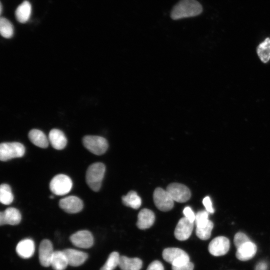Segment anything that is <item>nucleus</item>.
<instances>
[{"mask_svg": "<svg viewBox=\"0 0 270 270\" xmlns=\"http://www.w3.org/2000/svg\"><path fill=\"white\" fill-rule=\"evenodd\" d=\"M202 12V7L196 0H180L172 8L170 16L174 20L197 16Z\"/></svg>", "mask_w": 270, "mask_h": 270, "instance_id": "1", "label": "nucleus"}, {"mask_svg": "<svg viewBox=\"0 0 270 270\" xmlns=\"http://www.w3.org/2000/svg\"><path fill=\"white\" fill-rule=\"evenodd\" d=\"M105 170V166L102 162L94 163L88 168L86 175V182L93 191L98 192L100 188Z\"/></svg>", "mask_w": 270, "mask_h": 270, "instance_id": "2", "label": "nucleus"}, {"mask_svg": "<svg viewBox=\"0 0 270 270\" xmlns=\"http://www.w3.org/2000/svg\"><path fill=\"white\" fill-rule=\"evenodd\" d=\"M25 153V148L20 142H2L0 144V160L6 161L22 157Z\"/></svg>", "mask_w": 270, "mask_h": 270, "instance_id": "3", "label": "nucleus"}, {"mask_svg": "<svg viewBox=\"0 0 270 270\" xmlns=\"http://www.w3.org/2000/svg\"><path fill=\"white\" fill-rule=\"evenodd\" d=\"M72 186L70 178L64 174L54 176L50 183V191L54 194L63 196L68 194Z\"/></svg>", "mask_w": 270, "mask_h": 270, "instance_id": "4", "label": "nucleus"}, {"mask_svg": "<svg viewBox=\"0 0 270 270\" xmlns=\"http://www.w3.org/2000/svg\"><path fill=\"white\" fill-rule=\"evenodd\" d=\"M82 143L90 152L98 156L105 153L108 148L106 140L100 136H84L82 138Z\"/></svg>", "mask_w": 270, "mask_h": 270, "instance_id": "5", "label": "nucleus"}, {"mask_svg": "<svg viewBox=\"0 0 270 270\" xmlns=\"http://www.w3.org/2000/svg\"><path fill=\"white\" fill-rule=\"evenodd\" d=\"M162 258L172 266H180L190 261L188 255L184 250L176 248H165L162 252Z\"/></svg>", "mask_w": 270, "mask_h": 270, "instance_id": "6", "label": "nucleus"}, {"mask_svg": "<svg viewBox=\"0 0 270 270\" xmlns=\"http://www.w3.org/2000/svg\"><path fill=\"white\" fill-rule=\"evenodd\" d=\"M153 199L156 207L160 210L167 212L174 206V200L166 191L160 188L155 189Z\"/></svg>", "mask_w": 270, "mask_h": 270, "instance_id": "7", "label": "nucleus"}, {"mask_svg": "<svg viewBox=\"0 0 270 270\" xmlns=\"http://www.w3.org/2000/svg\"><path fill=\"white\" fill-rule=\"evenodd\" d=\"M166 190L174 201L178 202H186L191 196L189 188L181 184L172 183L167 186Z\"/></svg>", "mask_w": 270, "mask_h": 270, "instance_id": "8", "label": "nucleus"}, {"mask_svg": "<svg viewBox=\"0 0 270 270\" xmlns=\"http://www.w3.org/2000/svg\"><path fill=\"white\" fill-rule=\"evenodd\" d=\"M230 246L229 240L223 236L214 238L209 244L208 250L214 256H218L226 254Z\"/></svg>", "mask_w": 270, "mask_h": 270, "instance_id": "9", "label": "nucleus"}, {"mask_svg": "<svg viewBox=\"0 0 270 270\" xmlns=\"http://www.w3.org/2000/svg\"><path fill=\"white\" fill-rule=\"evenodd\" d=\"M70 240L74 246L80 248H88L94 244L93 236L86 230L76 232L70 236Z\"/></svg>", "mask_w": 270, "mask_h": 270, "instance_id": "10", "label": "nucleus"}, {"mask_svg": "<svg viewBox=\"0 0 270 270\" xmlns=\"http://www.w3.org/2000/svg\"><path fill=\"white\" fill-rule=\"evenodd\" d=\"M59 206L68 213L75 214L82 210L84 204L79 198L70 196L62 198L59 202Z\"/></svg>", "mask_w": 270, "mask_h": 270, "instance_id": "11", "label": "nucleus"}, {"mask_svg": "<svg viewBox=\"0 0 270 270\" xmlns=\"http://www.w3.org/2000/svg\"><path fill=\"white\" fill-rule=\"evenodd\" d=\"M54 251L52 242L48 240H43L38 248V258L41 265L44 267L50 266V261Z\"/></svg>", "mask_w": 270, "mask_h": 270, "instance_id": "12", "label": "nucleus"}, {"mask_svg": "<svg viewBox=\"0 0 270 270\" xmlns=\"http://www.w3.org/2000/svg\"><path fill=\"white\" fill-rule=\"evenodd\" d=\"M194 228V222H190L186 218H180L176 226L174 234L179 240H185L190 236Z\"/></svg>", "mask_w": 270, "mask_h": 270, "instance_id": "13", "label": "nucleus"}, {"mask_svg": "<svg viewBox=\"0 0 270 270\" xmlns=\"http://www.w3.org/2000/svg\"><path fill=\"white\" fill-rule=\"evenodd\" d=\"M22 216L20 211L14 208H8L0 212V224L17 225L21 221Z\"/></svg>", "mask_w": 270, "mask_h": 270, "instance_id": "14", "label": "nucleus"}, {"mask_svg": "<svg viewBox=\"0 0 270 270\" xmlns=\"http://www.w3.org/2000/svg\"><path fill=\"white\" fill-rule=\"evenodd\" d=\"M62 251L66 257L68 265L72 266H80L88 258L86 253L76 250L66 248Z\"/></svg>", "mask_w": 270, "mask_h": 270, "instance_id": "15", "label": "nucleus"}, {"mask_svg": "<svg viewBox=\"0 0 270 270\" xmlns=\"http://www.w3.org/2000/svg\"><path fill=\"white\" fill-rule=\"evenodd\" d=\"M236 256L241 261H246L252 258L256 252V246L252 241L248 242L236 248Z\"/></svg>", "mask_w": 270, "mask_h": 270, "instance_id": "16", "label": "nucleus"}, {"mask_svg": "<svg viewBox=\"0 0 270 270\" xmlns=\"http://www.w3.org/2000/svg\"><path fill=\"white\" fill-rule=\"evenodd\" d=\"M154 220V212L149 209L144 208L138 214L136 226L140 230L148 228L152 226Z\"/></svg>", "mask_w": 270, "mask_h": 270, "instance_id": "17", "label": "nucleus"}, {"mask_svg": "<svg viewBox=\"0 0 270 270\" xmlns=\"http://www.w3.org/2000/svg\"><path fill=\"white\" fill-rule=\"evenodd\" d=\"M35 246L34 241L30 238H26L20 241L16 246L18 254L23 258L32 257L34 252Z\"/></svg>", "mask_w": 270, "mask_h": 270, "instance_id": "18", "label": "nucleus"}, {"mask_svg": "<svg viewBox=\"0 0 270 270\" xmlns=\"http://www.w3.org/2000/svg\"><path fill=\"white\" fill-rule=\"evenodd\" d=\"M48 140L52 147L58 150L64 149L67 144V139L64 133L56 128L50 130Z\"/></svg>", "mask_w": 270, "mask_h": 270, "instance_id": "19", "label": "nucleus"}, {"mask_svg": "<svg viewBox=\"0 0 270 270\" xmlns=\"http://www.w3.org/2000/svg\"><path fill=\"white\" fill-rule=\"evenodd\" d=\"M142 266V260L138 258L120 256L118 266L122 270H140Z\"/></svg>", "mask_w": 270, "mask_h": 270, "instance_id": "20", "label": "nucleus"}, {"mask_svg": "<svg viewBox=\"0 0 270 270\" xmlns=\"http://www.w3.org/2000/svg\"><path fill=\"white\" fill-rule=\"evenodd\" d=\"M30 142L35 146L41 148H46L48 146V140L46 134L40 130L32 129L28 134Z\"/></svg>", "mask_w": 270, "mask_h": 270, "instance_id": "21", "label": "nucleus"}, {"mask_svg": "<svg viewBox=\"0 0 270 270\" xmlns=\"http://www.w3.org/2000/svg\"><path fill=\"white\" fill-rule=\"evenodd\" d=\"M32 13V6L29 2L24 1L16 8L15 16L20 23H25L30 19Z\"/></svg>", "mask_w": 270, "mask_h": 270, "instance_id": "22", "label": "nucleus"}, {"mask_svg": "<svg viewBox=\"0 0 270 270\" xmlns=\"http://www.w3.org/2000/svg\"><path fill=\"white\" fill-rule=\"evenodd\" d=\"M68 265L66 257L63 251H54L52 256L50 266L54 270H64Z\"/></svg>", "mask_w": 270, "mask_h": 270, "instance_id": "23", "label": "nucleus"}, {"mask_svg": "<svg viewBox=\"0 0 270 270\" xmlns=\"http://www.w3.org/2000/svg\"><path fill=\"white\" fill-rule=\"evenodd\" d=\"M260 60L266 63L270 60V38H266L259 44L256 50Z\"/></svg>", "mask_w": 270, "mask_h": 270, "instance_id": "24", "label": "nucleus"}, {"mask_svg": "<svg viewBox=\"0 0 270 270\" xmlns=\"http://www.w3.org/2000/svg\"><path fill=\"white\" fill-rule=\"evenodd\" d=\"M122 202L126 206L134 209L138 208L142 204L140 198L134 190H131L126 196H122Z\"/></svg>", "mask_w": 270, "mask_h": 270, "instance_id": "25", "label": "nucleus"}, {"mask_svg": "<svg viewBox=\"0 0 270 270\" xmlns=\"http://www.w3.org/2000/svg\"><path fill=\"white\" fill-rule=\"evenodd\" d=\"M14 200L10 186L6 184H2L0 186V201L4 204H10Z\"/></svg>", "mask_w": 270, "mask_h": 270, "instance_id": "26", "label": "nucleus"}, {"mask_svg": "<svg viewBox=\"0 0 270 270\" xmlns=\"http://www.w3.org/2000/svg\"><path fill=\"white\" fill-rule=\"evenodd\" d=\"M0 32L2 36L9 38L14 34V27L8 19L1 18L0 19Z\"/></svg>", "mask_w": 270, "mask_h": 270, "instance_id": "27", "label": "nucleus"}, {"mask_svg": "<svg viewBox=\"0 0 270 270\" xmlns=\"http://www.w3.org/2000/svg\"><path fill=\"white\" fill-rule=\"evenodd\" d=\"M120 256L118 252H114L109 255L104 265L100 270H113L118 266Z\"/></svg>", "mask_w": 270, "mask_h": 270, "instance_id": "28", "label": "nucleus"}, {"mask_svg": "<svg viewBox=\"0 0 270 270\" xmlns=\"http://www.w3.org/2000/svg\"><path fill=\"white\" fill-rule=\"evenodd\" d=\"M213 227V222L211 220H210L208 224L206 226L202 228H196V233L197 236L202 240L208 239L211 236Z\"/></svg>", "mask_w": 270, "mask_h": 270, "instance_id": "29", "label": "nucleus"}, {"mask_svg": "<svg viewBox=\"0 0 270 270\" xmlns=\"http://www.w3.org/2000/svg\"><path fill=\"white\" fill-rule=\"evenodd\" d=\"M208 212L206 210H202L196 214L195 223L196 228H202L206 226L209 222L208 218Z\"/></svg>", "mask_w": 270, "mask_h": 270, "instance_id": "30", "label": "nucleus"}, {"mask_svg": "<svg viewBox=\"0 0 270 270\" xmlns=\"http://www.w3.org/2000/svg\"><path fill=\"white\" fill-rule=\"evenodd\" d=\"M249 238L244 233L242 232H237L234 239V242L236 248L243 244H244L250 241Z\"/></svg>", "mask_w": 270, "mask_h": 270, "instance_id": "31", "label": "nucleus"}, {"mask_svg": "<svg viewBox=\"0 0 270 270\" xmlns=\"http://www.w3.org/2000/svg\"><path fill=\"white\" fill-rule=\"evenodd\" d=\"M183 213L184 217L190 222H194L195 221L196 215L190 207H186L183 210Z\"/></svg>", "mask_w": 270, "mask_h": 270, "instance_id": "32", "label": "nucleus"}, {"mask_svg": "<svg viewBox=\"0 0 270 270\" xmlns=\"http://www.w3.org/2000/svg\"><path fill=\"white\" fill-rule=\"evenodd\" d=\"M146 270H164V268L160 262L154 260L149 264Z\"/></svg>", "mask_w": 270, "mask_h": 270, "instance_id": "33", "label": "nucleus"}, {"mask_svg": "<svg viewBox=\"0 0 270 270\" xmlns=\"http://www.w3.org/2000/svg\"><path fill=\"white\" fill-rule=\"evenodd\" d=\"M202 203L206 208V210L210 213L214 212V209L212 206V203L209 196L205 197L202 200Z\"/></svg>", "mask_w": 270, "mask_h": 270, "instance_id": "34", "label": "nucleus"}, {"mask_svg": "<svg viewBox=\"0 0 270 270\" xmlns=\"http://www.w3.org/2000/svg\"><path fill=\"white\" fill-rule=\"evenodd\" d=\"M194 268V264L189 262L188 263L180 266H172V270H193Z\"/></svg>", "mask_w": 270, "mask_h": 270, "instance_id": "35", "label": "nucleus"}, {"mask_svg": "<svg viewBox=\"0 0 270 270\" xmlns=\"http://www.w3.org/2000/svg\"><path fill=\"white\" fill-rule=\"evenodd\" d=\"M268 268V264L266 262H260L256 266L255 270H267Z\"/></svg>", "mask_w": 270, "mask_h": 270, "instance_id": "36", "label": "nucleus"}, {"mask_svg": "<svg viewBox=\"0 0 270 270\" xmlns=\"http://www.w3.org/2000/svg\"><path fill=\"white\" fill-rule=\"evenodd\" d=\"M2 4H0V14H2Z\"/></svg>", "mask_w": 270, "mask_h": 270, "instance_id": "37", "label": "nucleus"}, {"mask_svg": "<svg viewBox=\"0 0 270 270\" xmlns=\"http://www.w3.org/2000/svg\"><path fill=\"white\" fill-rule=\"evenodd\" d=\"M50 198H54V196H50Z\"/></svg>", "mask_w": 270, "mask_h": 270, "instance_id": "38", "label": "nucleus"}]
</instances>
